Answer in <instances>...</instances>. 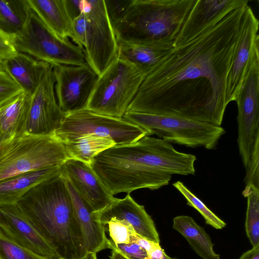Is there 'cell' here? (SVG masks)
I'll list each match as a JSON object with an SVG mask.
<instances>
[{
  "label": "cell",
  "instance_id": "cell-39",
  "mask_svg": "<svg viewBox=\"0 0 259 259\" xmlns=\"http://www.w3.org/2000/svg\"><path fill=\"white\" fill-rule=\"evenodd\" d=\"M239 259H259V245L245 252Z\"/></svg>",
  "mask_w": 259,
  "mask_h": 259
},
{
  "label": "cell",
  "instance_id": "cell-41",
  "mask_svg": "<svg viewBox=\"0 0 259 259\" xmlns=\"http://www.w3.org/2000/svg\"><path fill=\"white\" fill-rule=\"evenodd\" d=\"M80 259H97L96 253L93 252H88L87 254Z\"/></svg>",
  "mask_w": 259,
  "mask_h": 259
},
{
  "label": "cell",
  "instance_id": "cell-28",
  "mask_svg": "<svg viewBox=\"0 0 259 259\" xmlns=\"http://www.w3.org/2000/svg\"><path fill=\"white\" fill-rule=\"evenodd\" d=\"M172 185L187 200V204L196 209L201 214L207 224L216 229H222L226 227L225 222L209 209L182 182L177 181L173 183Z\"/></svg>",
  "mask_w": 259,
  "mask_h": 259
},
{
  "label": "cell",
  "instance_id": "cell-9",
  "mask_svg": "<svg viewBox=\"0 0 259 259\" xmlns=\"http://www.w3.org/2000/svg\"><path fill=\"white\" fill-rule=\"evenodd\" d=\"M86 135H94L113 140L115 145L133 143L147 132L123 117L103 115L84 109L66 113L55 136L62 142Z\"/></svg>",
  "mask_w": 259,
  "mask_h": 259
},
{
  "label": "cell",
  "instance_id": "cell-25",
  "mask_svg": "<svg viewBox=\"0 0 259 259\" xmlns=\"http://www.w3.org/2000/svg\"><path fill=\"white\" fill-rule=\"evenodd\" d=\"M62 143L69 158L90 165L96 155L115 145L113 140L94 135H83Z\"/></svg>",
  "mask_w": 259,
  "mask_h": 259
},
{
  "label": "cell",
  "instance_id": "cell-11",
  "mask_svg": "<svg viewBox=\"0 0 259 259\" xmlns=\"http://www.w3.org/2000/svg\"><path fill=\"white\" fill-rule=\"evenodd\" d=\"M58 103L66 113L87 108L98 75L87 63L53 66Z\"/></svg>",
  "mask_w": 259,
  "mask_h": 259
},
{
  "label": "cell",
  "instance_id": "cell-27",
  "mask_svg": "<svg viewBox=\"0 0 259 259\" xmlns=\"http://www.w3.org/2000/svg\"><path fill=\"white\" fill-rule=\"evenodd\" d=\"M242 195L247 198L245 231L252 247L259 245V188L246 185Z\"/></svg>",
  "mask_w": 259,
  "mask_h": 259
},
{
  "label": "cell",
  "instance_id": "cell-2",
  "mask_svg": "<svg viewBox=\"0 0 259 259\" xmlns=\"http://www.w3.org/2000/svg\"><path fill=\"white\" fill-rule=\"evenodd\" d=\"M61 258L88 253L66 181L60 172L29 190L17 203Z\"/></svg>",
  "mask_w": 259,
  "mask_h": 259
},
{
  "label": "cell",
  "instance_id": "cell-34",
  "mask_svg": "<svg viewBox=\"0 0 259 259\" xmlns=\"http://www.w3.org/2000/svg\"><path fill=\"white\" fill-rule=\"evenodd\" d=\"M133 0H105L109 18L113 24L126 13Z\"/></svg>",
  "mask_w": 259,
  "mask_h": 259
},
{
  "label": "cell",
  "instance_id": "cell-35",
  "mask_svg": "<svg viewBox=\"0 0 259 259\" xmlns=\"http://www.w3.org/2000/svg\"><path fill=\"white\" fill-rule=\"evenodd\" d=\"M13 37L0 29V69L4 63L18 52L12 42Z\"/></svg>",
  "mask_w": 259,
  "mask_h": 259
},
{
  "label": "cell",
  "instance_id": "cell-26",
  "mask_svg": "<svg viewBox=\"0 0 259 259\" xmlns=\"http://www.w3.org/2000/svg\"><path fill=\"white\" fill-rule=\"evenodd\" d=\"M29 9L28 0H0V29L13 37L22 27Z\"/></svg>",
  "mask_w": 259,
  "mask_h": 259
},
{
  "label": "cell",
  "instance_id": "cell-3",
  "mask_svg": "<svg viewBox=\"0 0 259 259\" xmlns=\"http://www.w3.org/2000/svg\"><path fill=\"white\" fill-rule=\"evenodd\" d=\"M196 0H133L113 24L117 40L154 44L169 49Z\"/></svg>",
  "mask_w": 259,
  "mask_h": 259
},
{
  "label": "cell",
  "instance_id": "cell-18",
  "mask_svg": "<svg viewBox=\"0 0 259 259\" xmlns=\"http://www.w3.org/2000/svg\"><path fill=\"white\" fill-rule=\"evenodd\" d=\"M49 65L18 52L4 63L3 69L15 80L25 93L31 95Z\"/></svg>",
  "mask_w": 259,
  "mask_h": 259
},
{
  "label": "cell",
  "instance_id": "cell-43",
  "mask_svg": "<svg viewBox=\"0 0 259 259\" xmlns=\"http://www.w3.org/2000/svg\"><path fill=\"white\" fill-rule=\"evenodd\" d=\"M1 141H2V139H1V137L0 136V143H1Z\"/></svg>",
  "mask_w": 259,
  "mask_h": 259
},
{
  "label": "cell",
  "instance_id": "cell-19",
  "mask_svg": "<svg viewBox=\"0 0 259 259\" xmlns=\"http://www.w3.org/2000/svg\"><path fill=\"white\" fill-rule=\"evenodd\" d=\"M60 167L31 171L0 181V206L17 204L29 190L56 176Z\"/></svg>",
  "mask_w": 259,
  "mask_h": 259
},
{
  "label": "cell",
  "instance_id": "cell-29",
  "mask_svg": "<svg viewBox=\"0 0 259 259\" xmlns=\"http://www.w3.org/2000/svg\"><path fill=\"white\" fill-rule=\"evenodd\" d=\"M0 259H48L17 243L0 229Z\"/></svg>",
  "mask_w": 259,
  "mask_h": 259
},
{
  "label": "cell",
  "instance_id": "cell-4",
  "mask_svg": "<svg viewBox=\"0 0 259 259\" xmlns=\"http://www.w3.org/2000/svg\"><path fill=\"white\" fill-rule=\"evenodd\" d=\"M80 8V14L73 20L74 43L99 76L117 57L118 40L105 0H81Z\"/></svg>",
  "mask_w": 259,
  "mask_h": 259
},
{
  "label": "cell",
  "instance_id": "cell-20",
  "mask_svg": "<svg viewBox=\"0 0 259 259\" xmlns=\"http://www.w3.org/2000/svg\"><path fill=\"white\" fill-rule=\"evenodd\" d=\"M30 8L43 22L61 37L71 38L74 42L73 20L65 0H28Z\"/></svg>",
  "mask_w": 259,
  "mask_h": 259
},
{
  "label": "cell",
  "instance_id": "cell-13",
  "mask_svg": "<svg viewBox=\"0 0 259 259\" xmlns=\"http://www.w3.org/2000/svg\"><path fill=\"white\" fill-rule=\"evenodd\" d=\"M258 26L259 21L248 6L227 79V98L229 103L236 101L254 59L259 55Z\"/></svg>",
  "mask_w": 259,
  "mask_h": 259
},
{
  "label": "cell",
  "instance_id": "cell-23",
  "mask_svg": "<svg viewBox=\"0 0 259 259\" xmlns=\"http://www.w3.org/2000/svg\"><path fill=\"white\" fill-rule=\"evenodd\" d=\"M118 55L127 60L146 74L164 56L169 49L154 44L118 41Z\"/></svg>",
  "mask_w": 259,
  "mask_h": 259
},
{
  "label": "cell",
  "instance_id": "cell-21",
  "mask_svg": "<svg viewBox=\"0 0 259 259\" xmlns=\"http://www.w3.org/2000/svg\"><path fill=\"white\" fill-rule=\"evenodd\" d=\"M30 100V95L23 92L0 107L2 141L25 132Z\"/></svg>",
  "mask_w": 259,
  "mask_h": 259
},
{
  "label": "cell",
  "instance_id": "cell-40",
  "mask_svg": "<svg viewBox=\"0 0 259 259\" xmlns=\"http://www.w3.org/2000/svg\"><path fill=\"white\" fill-rule=\"evenodd\" d=\"M110 259H129L123 254L116 250H112Z\"/></svg>",
  "mask_w": 259,
  "mask_h": 259
},
{
  "label": "cell",
  "instance_id": "cell-24",
  "mask_svg": "<svg viewBox=\"0 0 259 259\" xmlns=\"http://www.w3.org/2000/svg\"><path fill=\"white\" fill-rule=\"evenodd\" d=\"M232 0H196L179 33L182 37H191L227 7Z\"/></svg>",
  "mask_w": 259,
  "mask_h": 259
},
{
  "label": "cell",
  "instance_id": "cell-1",
  "mask_svg": "<svg viewBox=\"0 0 259 259\" xmlns=\"http://www.w3.org/2000/svg\"><path fill=\"white\" fill-rule=\"evenodd\" d=\"M248 0L231 3L191 37L178 35L147 73L126 112L183 117L221 126L228 74Z\"/></svg>",
  "mask_w": 259,
  "mask_h": 259
},
{
  "label": "cell",
  "instance_id": "cell-10",
  "mask_svg": "<svg viewBox=\"0 0 259 259\" xmlns=\"http://www.w3.org/2000/svg\"><path fill=\"white\" fill-rule=\"evenodd\" d=\"M235 101L238 108V147L246 168L259 139V55L254 59Z\"/></svg>",
  "mask_w": 259,
  "mask_h": 259
},
{
  "label": "cell",
  "instance_id": "cell-33",
  "mask_svg": "<svg viewBox=\"0 0 259 259\" xmlns=\"http://www.w3.org/2000/svg\"><path fill=\"white\" fill-rule=\"evenodd\" d=\"M108 248L118 251L129 259H143L148 256L147 252L134 242L128 244H115L109 239Z\"/></svg>",
  "mask_w": 259,
  "mask_h": 259
},
{
  "label": "cell",
  "instance_id": "cell-32",
  "mask_svg": "<svg viewBox=\"0 0 259 259\" xmlns=\"http://www.w3.org/2000/svg\"><path fill=\"white\" fill-rule=\"evenodd\" d=\"M246 170L245 186L252 185L259 188V139L255 143Z\"/></svg>",
  "mask_w": 259,
  "mask_h": 259
},
{
  "label": "cell",
  "instance_id": "cell-30",
  "mask_svg": "<svg viewBox=\"0 0 259 259\" xmlns=\"http://www.w3.org/2000/svg\"><path fill=\"white\" fill-rule=\"evenodd\" d=\"M110 240L115 244H128L135 232L128 223L123 220L111 219L107 223Z\"/></svg>",
  "mask_w": 259,
  "mask_h": 259
},
{
  "label": "cell",
  "instance_id": "cell-7",
  "mask_svg": "<svg viewBox=\"0 0 259 259\" xmlns=\"http://www.w3.org/2000/svg\"><path fill=\"white\" fill-rule=\"evenodd\" d=\"M17 52L27 54L52 66L80 65L87 63L82 49L68 38L53 32L30 8L21 29L12 38Z\"/></svg>",
  "mask_w": 259,
  "mask_h": 259
},
{
  "label": "cell",
  "instance_id": "cell-17",
  "mask_svg": "<svg viewBox=\"0 0 259 259\" xmlns=\"http://www.w3.org/2000/svg\"><path fill=\"white\" fill-rule=\"evenodd\" d=\"M66 184L87 252L97 253L103 249L108 248L109 239L105 234V227L94 219L92 215L94 212L93 209L80 196L71 184L67 181Z\"/></svg>",
  "mask_w": 259,
  "mask_h": 259
},
{
  "label": "cell",
  "instance_id": "cell-6",
  "mask_svg": "<svg viewBox=\"0 0 259 259\" xmlns=\"http://www.w3.org/2000/svg\"><path fill=\"white\" fill-rule=\"evenodd\" d=\"M145 76L141 69L118 55L98 76L87 109L103 115L123 117Z\"/></svg>",
  "mask_w": 259,
  "mask_h": 259
},
{
  "label": "cell",
  "instance_id": "cell-37",
  "mask_svg": "<svg viewBox=\"0 0 259 259\" xmlns=\"http://www.w3.org/2000/svg\"><path fill=\"white\" fill-rule=\"evenodd\" d=\"M68 12L72 20L81 13V0H65Z\"/></svg>",
  "mask_w": 259,
  "mask_h": 259
},
{
  "label": "cell",
  "instance_id": "cell-42",
  "mask_svg": "<svg viewBox=\"0 0 259 259\" xmlns=\"http://www.w3.org/2000/svg\"><path fill=\"white\" fill-rule=\"evenodd\" d=\"M143 259H151V258L149 256H147L144 257Z\"/></svg>",
  "mask_w": 259,
  "mask_h": 259
},
{
  "label": "cell",
  "instance_id": "cell-8",
  "mask_svg": "<svg viewBox=\"0 0 259 259\" xmlns=\"http://www.w3.org/2000/svg\"><path fill=\"white\" fill-rule=\"evenodd\" d=\"M123 117L145 130L148 136L155 135L190 147L213 149L226 133L219 125L177 116L126 112Z\"/></svg>",
  "mask_w": 259,
  "mask_h": 259
},
{
  "label": "cell",
  "instance_id": "cell-22",
  "mask_svg": "<svg viewBox=\"0 0 259 259\" xmlns=\"http://www.w3.org/2000/svg\"><path fill=\"white\" fill-rule=\"evenodd\" d=\"M173 228L186 239L191 248L203 259H221L213 249V244L204 229L193 219L179 215L173 219Z\"/></svg>",
  "mask_w": 259,
  "mask_h": 259
},
{
  "label": "cell",
  "instance_id": "cell-38",
  "mask_svg": "<svg viewBox=\"0 0 259 259\" xmlns=\"http://www.w3.org/2000/svg\"><path fill=\"white\" fill-rule=\"evenodd\" d=\"M148 256L151 259H177L168 256L161 246L153 250L148 254Z\"/></svg>",
  "mask_w": 259,
  "mask_h": 259
},
{
  "label": "cell",
  "instance_id": "cell-36",
  "mask_svg": "<svg viewBox=\"0 0 259 259\" xmlns=\"http://www.w3.org/2000/svg\"><path fill=\"white\" fill-rule=\"evenodd\" d=\"M131 242H134L139 244L147 252V254L154 249L160 246L159 243L151 241L136 233H134L132 236Z\"/></svg>",
  "mask_w": 259,
  "mask_h": 259
},
{
  "label": "cell",
  "instance_id": "cell-16",
  "mask_svg": "<svg viewBox=\"0 0 259 259\" xmlns=\"http://www.w3.org/2000/svg\"><path fill=\"white\" fill-rule=\"evenodd\" d=\"M92 215L104 227L112 218L125 221L138 235L155 243L160 242L159 234L152 218L144 206L136 202L130 194L123 198L115 197L107 207L100 211L93 212Z\"/></svg>",
  "mask_w": 259,
  "mask_h": 259
},
{
  "label": "cell",
  "instance_id": "cell-31",
  "mask_svg": "<svg viewBox=\"0 0 259 259\" xmlns=\"http://www.w3.org/2000/svg\"><path fill=\"white\" fill-rule=\"evenodd\" d=\"M24 92L15 80L4 69H0V107Z\"/></svg>",
  "mask_w": 259,
  "mask_h": 259
},
{
  "label": "cell",
  "instance_id": "cell-5",
  "mask_svg": "<svg viewBox=\"0 0 259 259\" xmlns=\"http://www.w3.org/2000/svg\"><path fill=\"white\" fill-rule=\"evenodd\" d=\"M69 158L55 135L22 134L0 143V181L27 172L60 167Z\"/></svg>",
  "mask_w": 259,
  "mask_h": 259
},
{
  "label": "cell",
  "instance_id": "cell-15",
  "mask_svg": "<svg viewBox=\"0 0 259 259\" xmlns=\"http://www.w3.org/2000/svg\"><path fill=\"white\" fill-rule=\"evenodd\" d=\"M60 173L94 212L103 210L115 198L90 164L68 158L61 166Z\"/></svg>",
  "mask_w": 259,
  "mask_h": 259
},
{
  "label": "cell",
  "instance_id": "cell-14",
  "mask_svg": "<svg viewBox=\"0 0 259 259\" xmlns=\"http://www.w3.org/2000/svg\"><path fill=\"white\" fill-rule=\"evenodd\" d=\"M0 229L20 245L48 259L59 255L18 204L0 206Z\"/></svg>",
  "mask_w": 259,
  "mask_h": 259
},
{
  "label": "cell",
  "instance_id": "cell-44",
  "mask_svg": "<svg viewBox=\"0 0 259 259\" xmlns=\"http://www.w3.org/2000/svg\"><path fill=\"white\" fill-rule=\"evenodd\" d=\"M59 259H63V258H59Z\"/></svg>",
  "mask_w": 259,
  "mask_h": 259
},
{
  "label": "cell",
  "instance_id": "cell-12",
  "mask_svg": "<svg viewBox=\"0 0 259 259\" xmlns=\"http://www.w3.org/2000/svg\"><path fill=\"white\" fill-rule=\"evenodd\" d=\"M55 83L53 66L49 65L30 95L25 132L35 135H55L60 127L65 113L58 103Z\"/></svg>",
  "mask_w": 259,
  "mask_h": 259
}]
</instances>
